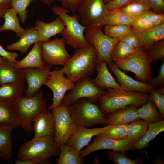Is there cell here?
<instances>
[{"label":"cell","mask_w":164,"mask_h":164,"mask_svg":"<svg viewBox=\"0 0 164 164\" xmlns=\"http://www.w3.org/2000/svg\"><path fill=\"white\" fill-rule=\"evenodd\" d=\"M51 162L48 160H43L38 159H32L27 160L16 159L15 164H50Z\"/></svg>","instance_id":"obj_51"},{"label":"cell","mask_w":164,"mask_h":164,"mask_svg":"<svg viewBox=\"0 0 164 164\" xmlns=\"http://www.w3.org/2000/svg\"><path fill=\"white\" fill-rule=\"evenodd\" d=\"M107 65L115 74L116 80L123 90L149 94L155 89L149 83L136 80L126 74L113 62Z\"/></svg>","instance_id":"obj_16"},{"label":"cell","mask_w":164,"mask_h":164,"mask_svg":"<svg viewBox=\"0 0 164 164\" xmlns=\"http://www.w3.org/2000/svg\"><path fill=\"white\" fill-rule=\"evenodd\" d=\"M51 10L61 19L64 23L65 28L61 34L67 44L76 49L89 45L85 38L84 33L88 27L79 22L77 14L75 13L72 16L68 14L69 10L62 6L55 5Z\"/></svg>","instance_id":"obj_4"},{"label":"cell","mask_w":164,"mask_h":164,"mask_svg":"<svg viewBox=\"0 0 164 164\" xmlns=\"http://www.w3.org/2000/svg\"><path fill=\"white\" fill-rule=\"evenodd\" d=\"M42 2L44 4H45L49 6H51L52 3L55 0H39Z\"/></svg>","instance_id":"obj_53"},{"label":"cell","mask_w":164,"mask_h":164,"mask_svg":"<svg viewBox=\"0 0 164 164\" xmlns=\"http://www.w3.org/2000/svg\"><path fill=\"white\" fill-rule=\"evenodd\" d=\"M148 128L147 123L139 119L129 124L125 139L134 144L145 133Z\"/></svg>","instance_id":"obj_34"},{"label":"cell","mask_w":164,"mask_h":164,"mask_svg":"<svg viewBox=\"0 0 164 164\" xmlns=\"http://www.w3.org/2000/svg\"><path fill=\"white\" fill-rule=\"evenodd\" d=\"M18 14L14 9L10 8L6 12L2 17L5 19L3 25L0 27V32L5 30L15 32L18 37H20L25 32V30L20 25Z\"/></svg>","instance_id":"obj_30"},{"label":"cell","mask_w":164,"mask_h":164,"mask_svg":"<svg viewBox=\"0 0 164 164\" xmlns=\"http://www.w3.org/2000/svg\"><path fill=\"white\" fill-rule=\"evenodd\" d=\"M155 164H164V161L161 158H159L154 161Z\"/></svg>","instance_id":"obj_54"},{"label":"cell","mask_w":164,"mask_h":164,"mask_svg":"<svg viewBox=\"0 0 164 164\" xmlns=\"http://www.w3.org/2000/svg\"><path fill=\"white\" fill-rule=\"evenodd\" d=\"M63 38H56L41 43L42 58L45 65L63 66L70 58Z\"/></svg>","instance_id":"obj_12"},{"label":"cell","mask_w":164,"mask_h":164,"mask_svg":"<svg viewBox=\"0 0 164 164\" xmlns=\"http://www.w3.org/2000/svg\"><path fill=\"white\" fill-rule=\"evenodd\" d=\"M155 90L156 91L160 93L164 94V87L158 88V89H157V90L155 89Z\"/></svg>","instance_id":"obj_55"},{"label":"cell","mask_w":164,"mask_h":164,"mask_svg":"<svg viewBox=\"0 0 164 164\" xmlns=\"http://www.w3.org/2000/svg\"><path fill=\"white\" fill-rule=\"evenodd\" d=\"M62 68H56L50 72L49 76L43 85L52 91L53 93V103L48 108L49 110L60 105L66 92L71 90L75 83L65 77Z\"/></svg>","instance_id":"obj_13"},{"label":"cell","mask_w":164,"mask_h":164,"mask_svg":"<svg viewBox=\"0 0 164 164\" xmlns=\"http://www.w3.org/2000/svg\"><path fill=\"white\" fill-rule=\"evenodd\" d=\"M132 0H109L105 3L108 11L119 9L126 5Z\"/></svg>","instance_id":"obj_47"},{"label":"cell","mask_w":164,"mask_h":164,"mask_svg":"<svg viewBox=\"0 0 164 164\" xmlns=\"http://www.w3.org/2000/svg\"><path fill=\"white\" fill-rule=\"evenodd\" d=\"M10 1L0 5V18L2 17L7 10L10 8Z\"/></svg>","instance_id":"obj_52"},{"label":"cell","mask_w":164,"mask_h":164,"mask_svg":"<svg viewBox=\"0 0 164 164\" xmlns=\"http://www.w3.org/2000/svg\"><path fill=\"white\" fill-rule=\"evenodd\" d=\"M112 125H109L104 127L89 129L87 127L77 125L66 144L80 152L82 148L89 144L93 137L97 135Z\"/></svg>","instance_id":"obj_17"},{"label":"cell","mask_w":164,"mask_h":164,"mask_svg":"<svg viewBox=\"0 0 164 164\" xmlns=\"http://www.w3.org/2000/svg\"><path fill=\"white\" fill-rule=\"evenodd\" d=\"M155 12L164 14V0H145Z\"/></svg>","instance_id":"obj_49"},{"label":"cell","mask_w":164,"mask_h":164,"mask_svg":"<svg viewBox=\"0 0 164 164\" xmlns=\"http://www.w3.org/2000/svg\"><path fill=\"white\" fill-rule=\"evenodd\" d=\"M104 2L106 3L109 0H103Z\"/></svg>","instance_id":"obj_58"},{"label":"cell","mask_w":164,"mask_h":164,"mask_svg":"<svg viewBox=\"0 0 164 164\" xmlns=\"http://www.w3.org/2000/svg\"><path fill=\"white\" fill-rule=\"evenodd\" d=\"M132 29V25H115L105 26L104 31L105 34L108 36L119 38L125 36Z\"/></svg>","instance_id":"obj_39"},{"label":"cell","mask_w":164,"mask_h":164,"mask_svg":"<svg viewBox=\"0 0 164 164\" xmlns=\"http://www.w3.org/2000/svg\"><path fill=\"white\" fill-rule=\"evenodd\" d=\"M114 63L119 68L134 73L140 81L149 83L152 78V62L144 48L124 59Z\"/></svg>","instance_id":"obj_8"},{"label":"cell","mask_w":164,"mask_h":164,"mask_svg":"<svg viewBox=\"0 0 164 164\" xmlns=\"http://www.w3.org/2000/svg\"><path fill=\"white\" fill-rule=\"evenodd\" d=\"M125 152L108 151V159L115 164H142L144 163L142 158L134 159H130L125 154Z\"/></svg>","instance_id":"obj_38"},{"label":"cell","mask_w":164,"mask_h":164,"mask_svg":"<svg viewBox=\"0 0 164 164\" xmlns=\"http://www.w3.org/2000/svg\"><path fill=\"white\" fill-rule=\"evenodd\" d=\"M15 104L19 126L27 132L33 131V122L39 114L47 108L46 102L40 91L31 97L22 95Z\"/></svg>","instance_id":"obj_3"},{"label":"cell","mask_w":164,"mask_h":164,"mask_svg":"<svg viewBox=\"0 0 164 164\" xmlns=\"http://www.w3.org/2000/svg\"><path fill=\"white\" fill-rule=\"evenodd\" d=\"M96 69L97 74L96 77L92 79L93 83L98 87L104 90L113 88L122 90L119 84L110 73L106 63L98 62Z\"/></svg>","instance_id":"obj_21"},{"label":"cell","mask_w":164,"mask_h":164,"mask_svg":"<svg viewBox=\"0 0 164 164\" xmlns=\"http://www.w3.org/2000/svg\"><path fill=\"white\" fill-rule=\"evenodd\" d=\"M132 29L136 31H143L151 29L155 26L148 18L142 16L133 20Z\"/></svg>","instance_id":"obj_44"},{"label":"cell","mask_w":164,"mask_h":164,"mask_svg":"<svg viewBox=\"0 0 164 164\" xmlns=\"http://www.w3.org/2000/svg\"><path fill=\"white\" fill-rule=\"evenodd\" d=\"M147 124L148 128L146 132L134 144L135 149L140 150L147 147L151 141L164 131V121L163 120Z\"/></svg>","instance_id":"obj_29"},{"label":"cell","mask_w":164,"mask_h":164,"mask_svg":"<svg viewBox=\"0 0 164 164\" xmlns=\"http://www.w3.org/2000/svg\"><path fill=\"white\" fill-rule=\"evenodd\" d=\"M60 153L59 147L55 142L54 136H48L33 138L25 142L19 149L17 157L20 160H47L59 155Z\"/></svg>","instance_id":"obj_5"},{"label":"cell","mask_w":164,"mask_h":164,"mask_svg":"<svg viewBox=\"0 0 164 164\" xmlns=\"http://www.w3.org/2000/svg\"><path fill=\"white\" fill-rule=\"evenodd\" d=\"M34 138L48 136H54L55 132L53 115L49 111H45L39 114L34 121Z\"/></svg>","instance_id":"obj_18"},{"label":"cell","mask_w":164,"mask_h":164,"mask_svg":"<svg viewBox=\"0 0 164 164\" xmlns=\"http://www.w3.org/2000/svg\"><path fill=\"white\" fill-rule=\"evenodd\" d=\"M0 158H1V156H0Z\"/></svg>","instance_id":"obj_59"},{"label":"cell","mask_w":164,"mask_h":164,"mask_svg":"<svg viewBox=\"0 0 164 164\" xmlns=\"http://www.w3.org/2000/svg\"><path fill=\"white\" fill-rule=\"evenodd\" d=\"M11 0H0V5L9 2H10Z\"/></svg>","instance_id":"obj_56"},{"label":"cell","mask_w":164,"mask_h":164,"mask_svg":"<svg viewBox=\"0 0 164 164\" xmlns=\"http://www.w3.org/2000/svg\"><path fill=\"white\" fill-rule=\"evenodd\" d=\"M137 111L140 119L147 123L156 122L163 119L158 109L152 101H148L137 109Z\"/></svg>","instance_id":"obj_33"},{"label":"cell","mask_w":164,"mask_h":164,"mask_svg":"<svg viewBox=\"0 0 164 164\" xmlns=\"http://www.w3.org/2000/svg\"><path fill=\"white\" fill-rule=\"evenodd\" d=\"M26 91L24 83L0 85V101L15 103Z\"/></svg>","instance_id":"obj_27"},{"label":"cell","mask_w":164,"mask_h":164,"mask_svg":"<svg viewBox=\"0 0 164 164\" xmlns=\"http://www.w3.org/2000/svg\"><path fill=\"white\" fill-rule=\"evenodd\" d=\"M135 31L141 38L146 50L156 43L164 40V23L149 29Z\"/></svg>","instance_id":"obj_28"},{"label":"cell","mask_w":164,"mask_h":164,"mask_svg":"<svg viewBox=\"0 0 164 164\" xmlns=\"http://www.w3.org/2000/svg\"><path fill=\"white\" fill-rule=\"evenodd\" d=\"M3 61V58L0 56V65L2 64Z\"/></svg>","instance_id":"obj_57"},{"label":"cell","mask_w":164,"mask_h":164,"mask_svg":"<svg viewBox=\"0 0 164 164\" xmlns=\"http://www.w3.org/2000/svg\"><path fill=\"white\" fill-rule=\"evenodd\" d=\"M149 57L152 62H156L163 60L164 40L158 42L146 50Z\"/></svg>","instance_id":"obj_41"},{"label":"cell","mask_w":164,"mask_h":164,"mask_svg":"<svg viewBox=\"0 0 164 164\" xmlns=\"http://www.w3.org/2000/svg\"><path fill=\"white\" fill-rule=\"evenodd\" d=\"M140 119L136 107L130 105L107 114L108 125H118L129 123Z\"/></svg>","instance_id":"obj_22"},{"label":"cell","mask_w":164,"mask_h":164,"mask_svg":"<svg viewBox=\"0 0 164 164\" xmlns=\"http://www.w3.org/2000/svg\"><path fill=\"white\" fill-rule=\"evenodd\" d=\"M105 91L97 86L89 76L84 77L75 82L71 91L64 96L61 104L68 106L82 98H87L95 103Z\"/></svg>","instance_id":"obj_10"},{"label":"cell","mask_w":164,"mask_h":164,"mask_svg":"<svg viewBox=\"0 0 164 164\" xmlns=\"http://www.w3.org/2000/svg\"><path fill=\"white\" fill-rule=\"evenodd\" d=\"M61 3L62 6L69 9L73 14L76 13L78 7L84 0H57Z\"/></svg>","instance_id":"obj_48"},{"label":"cell","mask_w":164,"mask_h":164,"mask_svg":"<svg viewBox=\"0 0 164 164\" xmlns=\"http://www.w3.org/2000/svg\"><path fill=\"white\" fill-rule=\"evenodd\" d=\"M41 43L40 41L35 43L27 56L16 63V67L19 69L43 68L46 65L42 58Z\"/></svg>","instance_id":"obj_24"},{"label":"cell","mask_w":164,"mask_h":164,"mask_svg":"<svg viewBox=\"0 0 164 164\" xmlns=\"http://www.w3.org/2000/svg\"><path fill=\"white\" fill-rule=\"evenodd\" d=\"M13 128L9 125H0V155L5 160L9 161L12 157L11 132Z\"/></svg>","instance_id":"obj_25"},{"label":"cell","mask_w":164,"mask_h":164,"mask_svg":"<svg viewBox=\"0 0 164 164\" xmlns=\"http://www.w3.org/2000/svg\"><path fill=\"white\" fill-rule=\"evenodd\" d=\"M129 123L113 125L110 128L100 133L97 135L115 140L125 139L127 136Z\"/></svg>","instance_id":"obj_37"},{"label":"cell","mask_w":164,"mask_h":164,"mask_svg":"<svg viewBox=\"0 0 164 164\" xmlns=\"http://www.w3.org/2000/svg\"><path fill=\"white\" fill-rule=\"evenodd\" d=\"M52 67L46 65L42 68L23 69L25 80L28 85L25 96L32 97L40 91L42 86L49 76Z\"/></svg>","instance_id":"obj_15"},{"label":"cell","mask_w":164,"mask_h":164,"mask_svg":"<svg viewBox=\"0 0 164 164\" xmlns=\"http://www.w3.org/2000/svg\"><path fill=\"white\" fill-rule=\"evenodd\" d=\"M0 56L4 59L11 62L17 63L16 60L19 56V54L15 52H10L5 50L0 44Z\"/></svg>","instance_id":"obj_50"},{"label":"cell","mask_w":164,"mask_h":164,"mask_svg":"<svg viewBox=\"0 0 164 164\" xmlns=\"http://www.w3.org/2000/svg\"><path fill=\"white\" fill-rule=\"evenodd\" d=\"M35 23L34 27L38 32L41 42L49 40L51 37L57 34H61L65 28L64 23L59 16L50 23L39 20H36Z\"/></svg>","instance_id":"obj_20"},{"label":"cell","mask_w":164,"mask_h":164,"mask_svg":"<svg viewBox=\"0 0 164 164\" xmlns=\"http://www.w3.org/2000/svg\"><path fill=\"white\" fill-rule=\"evenodd\" d=\"M121 40L136 50H138L144 48L141 38L137 32L133 29Z\"/></svg>","instance_id":"obj_42"},{"label":"cell","mask_w":164,"mask_h":164,"mask_svg":"<svg viewBox=\"0 0 164 164\" xmlns=\"http://www.w3.org/2000/svg\"><path fill=\"white\" fill-rule=\"evenodd\" d=\"M155 87H163L164 85V61L159 69L158 75L156 77L152 78L149 83Z\"/></svg>","instance_id":"obj_45"},{"label":"cell","mask_w":164,"mask_h":164,"mask_svg":"<svg viewBox=\"0 0 164 164\" xmlns=\"http://www.w3.org/2000/svg\"><path fill=\"white\" fill-rule=\"evenodd\" d=\"M16 63L3 59L0 65V85L24 83L23 69L17 68Z\"/></svg>","instance_id":"obj_19"},{"label":"cell","mask_w":164,"mask_h":164,"mask_svg":"<svg viewBox=\"0 0 164 164\" xmlns=\"http://www.w3.org/2000/svg\"><path fill=\"white\" fill-rule=\"evenodd\" d=\"M137 50L120 40L116 44L112 50L111 59L114 62L120 61L128 57Z\"/></svg>","instance_id":"obj_36"},{"label":"cell","mask_w":164,"mask_h":164,"mask_svg":"<svg viewBox=\"0 0 164 164\" xmlns=\"http://www.w3.org/2000/svg\"><path fill=\"white\" fill-rule=\"evenodd\" d=\"M51 110L55 121V142L59 147L66 143L77 125L72 119L67 106L61 104Z\"/></svg>","instance_id":"obj_11"},{"label":"cell","mask_w":164,"mask_h":164,"mask_svg":"<svg viewBox=\"0 0 164 164\" xmlns=\"http://www.w3.org/2000/svg\"><path fill=\"white\" fill-rule=\"evenodd\" d=\"M7 124L13 129L19 126L15 103L0 101V125Z\"/></svg>","instance_id":"obj_26"},{"label":"cell","mask_w":164,"mask_h":164,"mask_svg":"<svg viewBox=\"0 0 164 164\" xmlns=\"http://www.w3.org/2000/svg\"><path fill=\"white\" fill-rule=\"evenodd\" d=\"M143 16L150 19L155 26L164 23V14L156 13L150 10Z\"/></svg>","instance_id":"obj_46"},{"label":"cell","mask_w":164,"mask_h":164,"mask_svg":"<svg viewBox=\"0 0 164 164\" xmlns=\"http://www.w3.org/2000/svg\"><path fill=\"white\" fill-rule=\"evenodd\" d=\"M24 33L16 42L7 45L6 48L9 51L18 50L22 54L26 53L29 47L32 44L39 41L38 32L34 26L26 28Z\"/></svg>","instance_id":"obj_23"},{"label":"cell","mask_w":164,"mask_h":164,"mask_svg":"<svg viewBox=\"0 0 164 164\" xmlns=\"http://www.w3.org/2000/svg\"><path fill=\"white\" fill-rule=\"evenodd\" d=\"M103 26L88 28L84 31L87 42L92 45L97 54L98 62L104 61L107 64L113 62L111 58L112 50L116 44L122 38H114L103 32Z\"/></svg>","instance_id":"obj_7"},{"label":"cell","mask_w":164,"mask_h":164,"mask_svg":"<svg viewBox=\"0 0 164 164\" xmlns=\"http://www.w3.org/2000/svg\"><path fill=\"white\" fill-rule=\"evenodd\" d=\"M68 106L72 119L77 125L87 127L96 124H107V114L87 98L80 99Z\"/></svg>","instance_id":"obj_6"},{"label":"cell","mask_w":164,"mask_h":164,"mask_svg":"<svg viewBox=\"0 0 164 164\" xmlns=\"http://www.w3.org/2000/svg\"><path fill=\"white\" fill-rule=\"evenodd\" d=\"M59 157L57 159L58 164H83L84 158L81 157L80 152L69 146L66 143L60 147Z\"/></svg>","instance_id":"obj_31"},{"label":"cell","mask_w":164,"mask_h":164,"mask_svg":"<svg viewBox=\"0 0 164 164\" xmlns=\"http://www.w3.org/2000/svg\"><path fill=\"white\" fill-rule=\"evenodd\" d=\"M34 0H11L10 8L15 9L19 14L20 21L24 24L28 17L27 8Z\"/></svg>","instance_id":"obj_40"},{"label":"cell","mask_w":164,"mask_h":164,"mask_svg":"<svg viewBox=\"0 0 164 164\" xmlns=\"http://www.w3.org/2000/svg\"><path fill=\"white\" fill-rule=\"evenodd\" d=\"M148 96L146 93L108 88L98 101L101 110L108 114L130 105L139 107L148 101Z\"/></svg>","instance_id":"obj_2"},{"label":"cell","mask_w":164,"mask_h":164,"mask_svg":"<svg viewBox=\"0 0 164 164\" xmlns=\"http://www.w3.org/2000/svg\"><path fill=\"white\" fill-rule=\"evenodd\" d=\"M77 11L80 23L88 28L104 26L108 11L103 0H84Z\"/></svg>","instance_id":"obj_9"},{"label":"cell","mask_w":164,"mask_h":164,"mask_svg":"<svg viewBox=\"0 0 164 164\" xmlns=\"http://www.w3.org/2000/svg\"><path fill=\"white\" fill-rule=\"evenodd\" d=\"M98 62L97 52L91 45L76 49L62 68L64 74L73 82L94 73Z\"/></svg>","instance_id":"obj_1"},{"label":"cell","mask_w":164,"mask_h":164,"mask_svg":"<svg viewBox=\"0 0 164 164\" xmlns=\"http://www.w3.org/2000/svg\"><path fill=\"white\" fill-rule=\"evenodd\" d=\"M118 10L134 20L143 16L151 9L145 0H132L126 5Z\"/></svg>","instance_id":"obj_32"},{"label":"cell","mask_w":164,"mask_h":164,"mask_svg":"<svg viewBox=\"0 0 164 164\" xmlns=\"http://www.w3.org/2000/svg\"><path fill=\"white\" fill-rule=\"evenodd\" d=\"M149 94L148 100L152 101L157 107L162 118H164V94L156 91L155 89Z\"/></svg>","instance_id":"obj_43"},{"label":"cell","mask_w":164,"mask_h":164,"mask_svg":"<svg viewBox=\"0 0 164 164\" xmlns=\"http://www.w3.org/2000/svg\"><path fill=\"white\" fill-rule=\"evenodd\" d=\"M135 149L134 144L125 139L115 140L96 136L93 142L81 150L80 153L81 157L84 158L94 152L101 150L110 149L125 152Z\"/></svg>","instance_id":"obj_14"},{"label":"cell","mask_w":164,"mask_h":164,"mask_svg":"<svg viewBox=\"0 0 164 164\" xmlns=\"http://www.w3.org/2000/svg\"><path fill=\"white\" fill-rule=\"evenodd\" d=\"M133 20L118 9L108 11L105 17L104 26L115 25H132Z\"/></svg>","instance_id":"obj_35"}]
</instances>
